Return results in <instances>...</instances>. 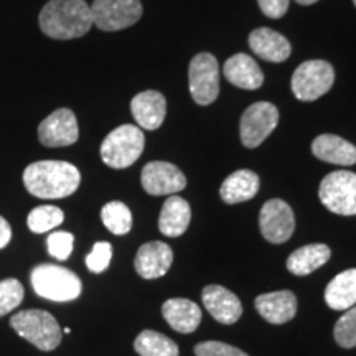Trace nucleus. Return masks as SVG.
<instances>
[{"label":"nucleus","mask_w":356,"mask_h":356,"mask_svg":"<svg viewBox=\"0 0 356 356\" xmlns=\"http://www.w3.org/2000/svg\"><path fill=\"white\" fill-rule=\"evenodd\" d=\"M24 184L29 193L37 198H66L78 190L81 184V173L70 162L40 160L25 168Z\"/></svg>","instance_id":"1"},{"label":"nucleus","mask_w":356,"mask_h":356,"mask_svg":"<svg viewBox=\"0 0 356 356\" xmlns=\"http://www.w3.org/2000/svg\"><path fill=\"white\" fill-rule=\"evenodd\" d=\"M38 24L47 37L55 40L79 38L95 25L91 7L84 0H50L40 12Z\"/></svg>","instance_id":"2"},{"label":"nucleus","mask_w":356,"mask_h":356,"mask_svg":"<svg viewBox=\"0 0 356 356\" xmlns=\"http://www.w3.org/2000/svg\"><path fill=\"white\" fill-rule=\"evenodd\" d=\"M37 296L53 302H71L81 296L83 284L73 270L58 264H40L30 274Z\"/></svg>","instance_id":"3"},{"label":"nucleus","mask_w":356,"mask_h":356,"mask_svg":"<svg viewBox=\"0 0 356 356\" xmlns=\"http://www.w3.org/2000/svg\"><path fill=\"white\" fill-rule=\"evenodd\" d=\"M10 327L29 343L42 351H53L61 343L63 330L56 318L44 310H22L10 318Z\"/></svg>","instance_id":"4"},{"label":"nucleus","mask_w":356,"mask_h":356,"mask_svg":"<svg viewBox=\"0 0 356 356\" xmlns=\"http://www.w3.org/2000/svg\"><path fill=\"white\" fill-rule=\"evenodd\" d=\"M145 137L144 132L137 126L124 124L114 129L113 132L102 140L101 159L111 168H127L136 163L144 152Z\"/></svg>","instance_id":"5"},{"label":"nucleus","mask_w":356,"mask_h":356,"mask_svg":"<svg viewBox=\"0 0 356 356\" xmlns=\"http://www.w3.org/2000/svg\"><path fill=\"white\" fill-rule=\"evenodd\" d=\"M320 202L335 215H356V173L338 170L328 173L318 188Z\"/></svg>","instance_id":"6"},{"label":"nucleus","mask_w":356,"mask_h":356,"mask_svg":"<svg viewBox=\"0 0 356 356\" xmlns=\"http://www.w3.org/2000/svg\"><path fill=\"white\" fill-rule=\"evenodd\" d=\"M335 83V70L328 61L310 60L292 74V91L297 99L315 101L330 91Z\"/></svg>","instance_id":"7"},{"label":"nucleus","mask_w":356,"mask_h":356,"mask_svg":"<svg viewBox=\"0 0 356 356\" xmlns=\"http://www.w3.org/2000/svg\"><path fill=\"white\" fill-rule=\"evenodd\" d=\"M92 24L102 32H118L140 20V0H95L91 6Z\"/></svg>","instance_id":"8"},{"label":"nucleus","mask_w":356,"mask_h":356,"mask_svg":"<svg viewBox=\"0 0 356 356\" xmlns=\"http://www.w3.org/2000/svg\"><path fill=\"white\" fill-rule=\"evenodd\" d=\"M190 92L200 106H208L220 95V65L210 53H200L188 70Z\"/></svg>","instance_id":"9"},{"label":"nucleus","mask_w":356,"mask_h":356,"mask_svg":"<svg viewBox=\"0 0 356 356\" xmlns=\"http://www.w3.org/2000/svg\"><path fill=\"white\" fill-rule=\"evenodd\" d=\"M279 124V111L270 102H256L244 111L239 134L248 149H256L264 142Z\"/></svg>","instance_id":"10"},{"label":"nucleus","mask_w":356,"mask_h":356,"mask_svg":"<svg viewBox=\"0 0 356 356\" xmlns=\"http://www.w3.org/2000/svg\"><path fill=\"white\" fill-rule=\"evenodd\" d=\"M259 228L264 239L269 243L282 244L289 241L296 229L292 208L279 198L266 202L259 213Z\"/></svg>","instance_id":"11"},{"label":"nucleus","mask_w":356,"mask_h":356,"mask_svg":"<svg viewBox=\"0 0 356 356\" xmlns=\"http://www.w3.org/2000/svg\"><path fill=\"white\" fill-rule=\"evenodd\" d=\"M140 181L144 190L152 197L177 195L186 186V178L178 167L168 162H149L142 168Z\"/></svg>","instance_id":"12"},{"label":"nucleus","mask_w":356,"mask_h":356,"mask_svg":"<svg viewBox=\"0 0 356 356\" xmlns=\"http://www.w3.org/2000/svg\"><path fill=\"white\" fill-rule=\"evenodd\" d=\"M78 137L76 115L66 108L56 109L38 126V139L44 147L73 145Z\"/></svg>","instance_id":"13"},{"label":"nucleus","mask_w":356,"mask_h":356,"mask_svg":"<svg viewBox=\"0 0 356 356\" xmlns=\"http://www.w3.org/2000/svg\"><path fill=\"white\" fill-rule=\"evenodd\" d=\"M202 300L204 309L210 312V315L216 322L222 325H233L241 318V300L228 289L221 286H207L203 289Z\"/></svg>","instance_id":"14"},{"label":"nucleus","mask_w":356,"mask_h":356,"mask_svg":"<svg viewBox=\"0 0 356 356\" xmlns=\"http://www.w3.org/2000/svg\"><path fill=\"white\" fill-rule=\"evenodd\" d=\"M173 262V251L167 243L152 241L139 248L136 266L137 274L144 279H159L165 275Z\"/></svg>","instance_id":"15"},{"label":"nucleus","mask_w":356,"mask_h":356,"mask_svg":"<svg viewBox=\"0 0 356 356\" xmlns=\"http://www.w3.org/2000/svg\"><path fill=\"white\" fill-rule=\"evenodd\" d=\"M136 122L145 131H155L163 124L167 114V101L159 91H142L131 102Z\"/></svg>","instance_id":"16"},{"label":"nucleus","mask_w":356,"mask_h":356,"mask_svg":"<svg viewBox=\"0 0 356 356\" xmlns=\"http://www.w3.org/2000/svg\"><path fill=\"white\" fill-rule=\"evenodd\" d=\"M256 310L269 323L282 325L296 317L297 297L291 291L262 293L254 302Z\"/></svg>","instance_id":"17"},{"label":"nucleus","mask_w":356,"mask_h":356,"mask_svg":"<svg viewBox=\"0 0 356 356\" xmlns=\"http://www.w3.org/2000/svg\"><path fill=\"white\" fill-rule=\"evenodd\" d=\"M312 152L323 162L350 167L356 163V147L335 134H322L312 142Z\"/></svg>","instance_id":"18"},{"label":"nucleus","mask_w":356,"mask_h":356,"mask_svg":"<svg viewBox=\"0 0 356 356\" xmlns=\"http://www.w3.org/2000/svg\"><path fill=\"white\" fill-rule=\"evenodd\" d=\"M249 47L262 60L282 63L292 53L289 40L270 29H256L249 35Z\"/></svg>","instance_id":"19"},{"label":"nucleus","mask_w":356,"mask_h":356,"mask_svg":"<svg viewBox=\"0 0 356 356\" xmlns=\"http://www.w3.org/2000/svg\"><path fill=\"white\" fill-rule=\"evenodd\" d=\"M225 76L231 84L241 89H257L264 83V74L259 65L246 53L233 55L225 63Z\"/></svg>","instance_id":"20"},{"label":"nucleus","mask_w":356,"mask_h":356,"mask_svg":"<svg viewBox=\"0 0 356 356\" xmlns=\"http://www.w3.org/2000/svg\"><path fill=\"white\" fill-rule=\"evenodd\" d=\"M162 314L178 333H193L202 323V309L188 299H168L162 307Z\"/></svg>","instance_id":"21"},{"label":"nucleus","mask_w":356,"mask_h":356,"mask_svg":"<svg viewBox=\"0 0 356 356\" xmlns=\"http://www.w3.org/2000/svg\"><path fill=\"white\" fill-rule=\"evenodd\" d=\"M191 220V210L186 200L177 195H172L163 203L162 211L159 216V229L163 236L168 238H178L188 229Z\"/></svg>","instance_id":"22"},{"label":"nucleus","mask_w":356,"mask_h":356,"mask_svg":"<svg viewBox=\"0 0 356 356\" xmlns=\"http://www.w3.org/2000/svg\"><path fill=\"white\" fill-rule=\"evenodd\" d=\"M259 191V177L251 170H236L222 181L220 195L228 204L248 202L254 198Z\"/></svg>","instance_id":"23"},{"label":"nucleus","mask_w":356,"mask_h":356,"mask_svg":"<svg viewBox=\"0 0 356 356\" xmlns=\"http://www.w3.org/2000/svg\"><path fill=\"white\" fill-rule=\"evenodd\" d=\"M332 251L327 244H307L292 252L287 259V269L293 275H309L330 259Z\"/></svg>","instance_id":"24"},{"label":"nucleus","mask_w":356,"mask_h":356,"mask_svg":"<svg viewBox=\"0 0 356 356\" xmlns=\"http://www.w3.org/2000/svg\"><path fill=\"white\" fill-rule=\"evenodd\" d=\"M325 302L333 310H348L356 304V269L333 277L325 289Z\"/></svg>","instance_id":"25"},{"label":"nucleus","mask_w":356,"mask_h":356,"mask_svg":"<svg viewBox=\"0 0 356 356\" xmlns=\"http://www.w3.org/2000/svg\"><path fill=\"white\" fill-rule=\"evenodd\" d=\"M134 350L140 356H178V346L170 338L155 330H144L134 341Z\"/></svg>","instance_id":"26"},{"label":"nucleus","mask_w":356,"mask_h":356,"mask_svg":"<svg viewBox=\"0 0 356 356\" xmlns=\"http://www.w3.org/2000/svg\"><path fill=\"white\" fill-rule=\"evenodd\" d=\"M104 226L115 236L127 234L132 228V213L122 202H109L101 210Z\"/></svg>","instance_id":"27"},{"label":"nucleus","mask_w":356,"mask_h":356,"mask_svg":"<svg viewBox=\"0 0 356 356\" xmlns=\"http://www.w3.org/2000/svg\"><path fill=\"white\" fill-rule=\"evenodd\" d=\"M65 220V213L58 207H51V204H43V207H37L30 211L29 218H26V225L32 233H47V231L55 229L60 226Z\"/></svg>","instance_id":"28"},{"label":"nucleus","mask_w":356,"mask_h":356,"mask_svg":"<svg viewBox=\"0 0 356 356\" xmlns=\"http://www.w3.org/2000/svg\"><path fill=\"white\" fill-rule=\"evenodd\" d=\"M25 291L20 280L6 279L0 280V318L6 317L22 304Z\"/></svg>","instance_id":"29"},{"label":"nucleus","mask_w":356,"mask_h":356,"mask_svg":"<svg viewBox=\"0 0 356 356\" xmlns=\"http://www.w3.org/2000/svg\"><path fill=\"white\" fill-rule=\"evenodd\" d=\"M333 337L341 348H355L356 346V307H351L338 318L333 328Z\"/></svg>","instance_id":"30"},{"label":"nucleus","mask_w":356,"mask_h":356,"mask_svg":"<svg viewBox=\"0 0 356 356\" xmlns=\"http://www.w3.org/2000/svg\"><path fill=\"white\" fill-rule=\"evenodd\" d=\"M73 244H74V236L66 231H55L48 236L47 246L48 252L51 257H55L56 261H66L73 252Z\"/></svg>","instance_id":"31"},{"label":"nucleus","mask_w":356,"mask_h":356,"mask_svg":"<svg viewBox=\"0 0 356 356\" xmlns=\"http://www.w3.org/2000/svg\"><path fill=\"white\" fill-rule=\"evenodd\" d=\"M111 257H113V246L109 243H96L92 251L86 256V266L91 273L101 274L109 267Z\"/></svg>","instance_id":"32"},{"label":"nucleus","mask_w":356,"mask_h":356,"mask_svg":"<svg viewBox=\"0 0 356 356\" xmlns=\"http://www.w3.org/2000/svg\"><path fill=\"white\" fill-rule=\"evenodd\" d=\"M197 356H249L236 346H231L222 341H203L195 346Z\"/></svg>","instance_id":"33"},{"label":"nucleus","mask_w":356,"mask_h":356,"mask_svg":"<svg viewBox=\"0 0 356 356\" xmlns=\"http://www.w3.org/2000/svg\"><path fill=\"white\" fill-rule=\"evenodd\" d=\"M262 13L269 19H280L286 15L289 8V0H257Z\"/></svg>","instance_id":"34"},{"label":"nucleus","mask_w":356,"mask_h":356,"mask_svg":"<svg viewBox=\"0 0 356 356\" xmlns=\"http://www.w3.org/2000/svg\"><path fill=\"white\" fill-rule=\"evenodd\" d=\"M12 239V229L8 221L3 216H0V249H3L10 243Z\"/></svg>","instance_id":"35"},{"label":"nucleus","mask_w":356,"mask_h":356,"mask_svg":"<svg viewBox=\"0 0 356 356\" xmlns=\"http://www.w3.org/2000/svg\"><path fill=\"white\" fill-rule=\"evenodd\" d=\"M296 2H299L300 6H312V3L318 2V0H296Z\"/></svg>","instance_id":"36"},{"label":"nucleus","mask_w":356,"mask_h":356,"mask_svg":"<svg viewBox=\"0 0 356 356\" xmlns=\"http://www.w3.org/2000/svg\"><path fill=\"white\" fill-rule=\"evenodd\" d=\"M63 333H66V335H70V333H71V328H65Z\"/></svg>","instance_id":"37"},{"label":"nucleus","mask_w":356,"mask_h":356,"mask_svg":"<svg viewBox=\"0 0 356 356\" xmlns=\"http://www.w3.org/2000/svg\"><path fill=\"white\" fill-rule=\"evenodd\" d=\"M353 3H355V6H356V0H353Z\"/></svg>","instance_id":"38"}]
</instances>
